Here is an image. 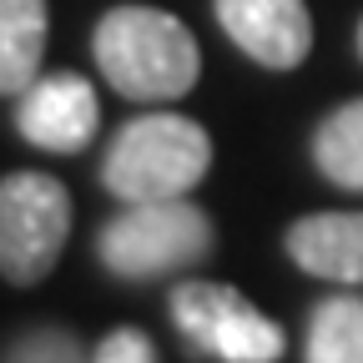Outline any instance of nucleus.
I'll use <instances>...</instances> for the list:
<instances>
[{"instance_id": "8", "label": "nucleus", "mask_w": 363, "mask_h": 363, "mask_svg": "<svg viewBox=\"0 0 363 363\" xmlns=\"http://www.w3.org/2000/svg\"><path fill=\"white\" fill-rule=\"evenodd\" d=\"M288 257L343 288H363V212H313L288 227Z\"/></svg>"}, {"instance_id": "2", "label": "nucleus", "mask_w": 363, "mask_h": 363, "mask_svg": "<svg viewBox=\"0 0 363 363\" xmlns=\"http://www.w3.org/2000/svg\"><path fill=\"white\" fill-rule=\"evenodd\" d=\"M212 167V136L182 111L131 116L101 157V187L116 202H167L187 197Z\"/></svg>"}, {"instance_id": "12", "label": "nucleus", "mask_w": 363, "mask_h": 363, "mask_svg": "<svg viewBox=\"0 0 363 363\" xmlns=\"http://www.w3.org/2000/svg\"><path fill=\"white\" fill-rule=\"evenodd\" d=\"M0 363H91V348L61 323H35L6 343Z\"/></svg>"}, {"instance_id": "13", "label": "nucleus", "mask_w": 363, "mask_h": 363, "mask_svg": "<svg viewBox=\"0 0 363 363\" xmlns=\"http://www.w3.org/2000/svg\"><path fill=\"white\" fill-rule=\"evenodd\" d=\"M91 363H157V348L142 328H111L91 348Z\"/></svg>"}, {"instance_id": "9", "label": "nucleus", "mask_w": 363, "mask_h": 363, "mask_svg": "<svg viewBox=\"0 0 363 363\" xmlns=\"http://www.w3.org/2000/svg\"><path fill=\"white\" fill-rule=\"evenodd\" d=\"M45 0H0V96H21L40 76Z\"/></svg>"}, {"instance_id": "1", "label": "nucleus", "mask_w": 363, "mask_h": 363, "mask_svg": "<svg viewBox=\"0 0 363 363\" xmlns=\"http://www.w3.org/2000/svg\"><path fill=\"white\" fill-rule=\"evenodd\" d=\"M101 76L126 101H177L202 76L197 35L157 6H116L91 35Z\"/></svg>"}, {"instance_id": "5", "label": "nucleus", "mask_w": 363, "mask_h": 363, "mask_svg": "<svg viewBox=\"0 0 363 363\" xmlns=\"http://www.w3.org/2000/svg\"><path fill=\"white\" fill-rule=\"evenodd\" d=\"M172 323L197 353L222 358V363H278L288 338L283 328L262 318L238 288L227 283H207V278H187L172 288Z\"/></svg>"}, {"instance_id": "14", "label": "nucleus", "mask_w": 363, "mask_h": 363, "mask_svg": "<svg viewBox=\"0 0 363 363\" xmlns=\"http://www.w3.org/2000/svg\"><path fill=\"white\" fill-rule=\"evenodd\" d=\"M358 56H363V21H358Z\"/></svg>"}, {"instance_id": "6", "label": "nucleus", "mask_w": 363, "mask_h": 363, "mask_svg": "<svg viewBox=\"0 0 363 363\" xmlns=\"http://www.w3.org/2000/svg\"><path fill=\"white\" fill-rule=\"evenodd\" d=\"M101 106L86 76L76 71H51L35 76L21 96H16V131L40 152H81L96 136Z\"/></svg>"}, {"instance_id": "10", "label": "nucleus", "mask_w": 363, "mask_h": 363, "mask_svg": "<svg viewBox=\"0 0 363 363\" xmlns=\"http://www.w3.org/2000/svg\"><path fill=\"white\" fill-rule=\"evenodd\" d=\"M313 167L323 172L333 187L363 192V96L343 101L328 111L313 131Z\"/></svg>"}, {"instance_id": "4", "label": "nucleus", "mask_w": 363, "mask_h": 363, "mask_svg": "<svg viewBox=\"0 0 363 363\" xmlns=\"http://www.w3.org/2000/svg\"><path fill=\"white\" fill-rule=\"evenodd\" d=\"M71 238V192L45 172L0 177V278L35 288Z\"/></svg>"}, {"instance_id": "7", "label": "nucleus", "mask_w": 363, "mask_h": 363, "mask_svg": "<svg viewBox=\"0 0 363 363\" xmlns=\"http://www.w3.org/2000/svg\"><path fill=\"white\" fill-rule=\"evenodd\" d=\"M217 26L242 56L267 71H293L313 51V16L303 0H212Z\"/></svg>"}, {"instance_id": "11", "label": "nucleus", "mask_w": 363, "mask_h": 363, "mask_svg": "<svg viewBox=\"0 0 363 363\" xmlns=\"http://www.w3.org/2000/svg\"><path fill=\"white\" fill-rule=\"evenodd\" d=\"M303 363H363V298L333 293L313 308Z\"/></svg>"}, {"instance_id": "3", "label": "nucleus", "mask_w": 363, "mask_h": 363, "mask_svg": "<svg viewBox=\"0 0 363 363\" xmlns=\"http://www.w3.org/2000/svg\"><path fill=\"white\" fill-rule=\"evenodd\" d=\"M212 217L192 197H167V202H126L101 233L96 257L106 272L126 283L167 278V272L197 267L212 252Z\"/></svg>"}]
</instances>
